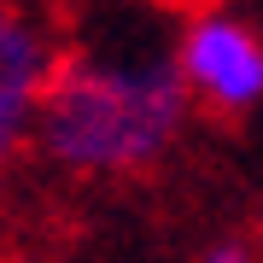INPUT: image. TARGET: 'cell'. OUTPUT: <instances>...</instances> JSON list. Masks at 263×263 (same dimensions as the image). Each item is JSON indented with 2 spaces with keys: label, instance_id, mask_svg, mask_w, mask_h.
<instances>
[{
  "label": "cell",
  "instance_id": "obj_1",
  "mask_svg": "<svg viewBox=\"0 0 263 263\" xmlns=\"http://www.w3.org/2000/svg\"><path fill=\"white\" fill-rule=\"evenodd\" d=\"M193 105L170 59H100L59 53L35 111L41 158L82 181L146 176L176 152Z\"/></svg>",
  "mask_w": 263,
  "mask_h": 263
},
{
  "label": "cell",
  "instance_id": "obj_2",
  "mask_svg": "<svg viewBox=\"0 0 263 263\" xmlns=\"http://www.w3.org/2000/svg\"><path fill=\"white\" fill-rule=\"evenodd\" d=\"M170 65L187 105L211 117H252L263 105V35L222 6H205L181 24Z\"/></svg>",
  "mask_w": 263,
  "mask_h": 263
},
{
  "label": "cell",
  "instance_id": "obj_3",
  "mask_svg": "<svg viewBox=\"0 0 263 263\" xmlns=\"http://www.w3.org/2000/svg\"><path fill=\"white\" fill-rule=\"evenodd\" d=\"M59 65V41L35 6L0 0V176L35 135V111Z\"/></svg>",
  "mask_w": 263,
  "mask_h": 263
},
{
  "label": "cell",
  "instance_id": "obj_4",
  "mask_svg": "<svg viewBox=\"0 0 263 263\" xmlns=\"http://www.w3.org/2000/svg\"><path fill=\"white\" fill-rule=\"evenodd\" d=\"M199 263H263V257H257V246L246 234H216L205 252H199Z\"/></svg>",
  "mask_w": 263,
  "mask_h": 263
}]
</instances>
